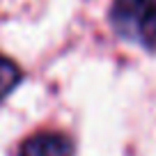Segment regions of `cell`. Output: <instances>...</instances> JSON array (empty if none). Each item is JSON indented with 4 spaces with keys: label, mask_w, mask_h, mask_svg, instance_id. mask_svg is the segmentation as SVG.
<instances>
[{
    "label": "cell",
    "mask_w": 156,
    "mask_h": 156,
    "mask_svg": "<svg viewBox=\"0 0 156 156\" xmlns=\"http://www.w3.org/2000/svg\"><path fill=\"white\" fill-rule=\"evenodd\" d=\"M21 83V69L14 60L0 55V101L12 94V90Z\"/></svg>",
    "instance_id": "3"
},
{
    "label": "cell",
    "mask_w": 156,
    "mask_h": 156,
    "mask_svg": "<svg viewBox=\"0 0 156 156\" xmlns=\"http://www.w3.org/2000/svg\"><path fill=\"white\" fill-rule=\"evenodd\" d=\"M110 21L122 37L136 44H156V0H115Z\"/></svg>",
    "instance_id": "1"
},
{
    "label": "cell",
    "mask_w": 156,
    "mask_h": 156,
    "mask_svg": "<svg viewBox=\"0 0 156 156\" xmlns=\"http://www.w3.org/2000/svg\"><path fill=\"white\" fill-rule=\"evenodd\" d=\"M19 156H73V142L62 133H34L21 145Z\"/></svg>",
    "instance_id": "2"
}]
</instances>
